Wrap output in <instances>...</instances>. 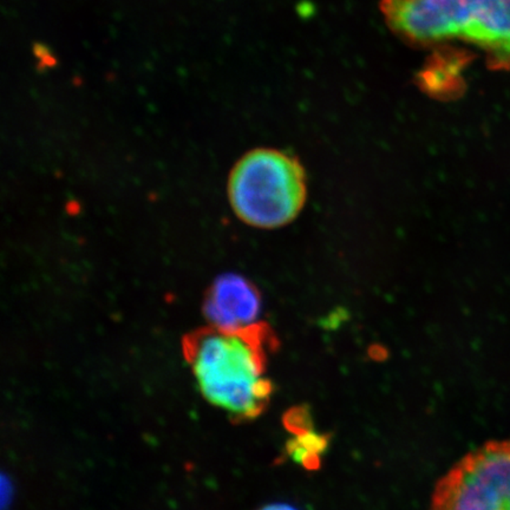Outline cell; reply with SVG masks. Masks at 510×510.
Returning a JSON list of instances; mask_svg holds the SVG:
<instances>
[{
  "label": "cell",
  "mask_w": 510,
  "mask_h": 510,
  "mask_svg": "<svg viewBox=\"0 0 510 510\" xmlns=\"http://www.w3.org/2000/svg\"><path fill=\"white\" fill-rule=\"evenodd\" d=\"M11 495H12L11 482L8 481L5 475H3V478H1V504H3V510H6L8 501H11Z\"/></svg>",
  "instance_id": "ba28073f"
},
{
  "label": "cell",
  "mask_w": 510,
  "mask_h": 510,
  "mask_svg": "<svg viewBox=\"0 0 510 510\" xmlns=\"http://www.w3.org/2000/svg\"><path fill=\"white\" fill-rule=\"evenodd\" d=\"M327 435L318 434L313 429L295 435L289 441L286 450L294 462L309 470L318 469L322 463V456L329 448Z\"/></svg>",
  "instance_id": "8992f818"
},
{
  "label": "cell",
  "mask_w": 510,
  "mask_h": 510,
  "mask_svg": "<svg viewBox=\"0 0 510 510\" xmlns=\"http://www.w3.org/2000/svg\"><path fill=\"white\" fill-rule=\"evenodd\" d=\"M430 510H510V437L461 458L435 486Z\"/></svg>",
  "instance_id": "277c9868"
},
{
  "label": "cell",
  "mask_w": 510,
  "mask_h": 510,
  "mask_svg": "<svg viewBox=\"0 0 510 510\" xmlns=\"http://www.w3.org/2000/svg\"><path fill=\"white\" fill-rule=\"evenodd\" d=\"M257 510H298L294 507L289 506L287 503H271V504H266V506L262 507L260 509Z\"/></svg>",
  "instance_id": "9c48e42d"
},
{
  "label": "cell",
  "mask_w": 510,
  "mask_h": 510,
  "mask_svg": "<svg viewBox=\"0 0 510 510\" xmlns=\"http://www.w3.org/2000/svg\"><path fill=\"white\" fill-rule=\"evenodd\" d=\"M382 11L406 42H464L482 50L490 68L510 70V0H384Z\"/></svg>",
  "instance_id": "7a4b0ae2"
},
{
  "label": "cell",
  "mask_w": 510,
  "mask_h": 510,
  "mask_svg": "<svg viewBox=\"0 0 510 510\" xmlns=\"http://www.w3.org/2000/svg\"><path fill=\"white\" fill-rule=\"evenodd\" d=\"M209 325L239 329L259 322L262 294L253 282L239 274H222L206 293L202 306Z\"/></svg>",
  "instance_id": "5b68a950"
},
{
  "label": "cell",
  "mask_w": 510,
  "mask_h": 510,
  "mask_svg": "<svg viewBox=\"0 0 510 510\" xmlns=\"http://www.w3.org/2000/svg\"><path fill=\"white\" fill-rule=\"evenodd\" d=\"M277 345L273 329L257 322L239 329H195L183 338L182 351L206 401L242 423L262 416L271 402L274 388L266 365Z\"/></svg>",
  "instance_id": "6da1fadb"
},
{
  "label": "cell",
  "mask_w": 510,
  "mask_h": 510,
  "mask_svg": "<svg viewBox=\"0 0 510 510\" xmlns=\"http://www.w3.org/2000/svg\"><path fill=\"white\" fill-rule=\"evenodd\" d=\"M284 424L293 435L302 434L313 429L312 417L309 414V410L305 406H297L289 410L284 416Z\"/></svg>",
  "instance_id": "52a82bcc"
},
{
  "label": "cell",
  "mask_w": 510,
  "mask_h": 510,
  "mask_svg": "<svg viewBox=\"0 0 510 510\" xmlns=\"http://www.w3.org/2000/svg\"><path fill=\"white\" fill-rule=\"evenodd\" d=\"M227 197L235 217L246 225L280 228L293 221L305 205V170L289 154L277 149H253L230 170Z\"/></svg>",
  "instance_id": "3957f363"
}]
</instances>
